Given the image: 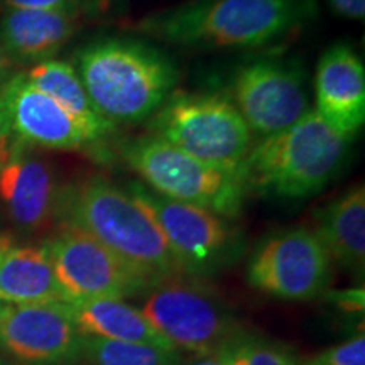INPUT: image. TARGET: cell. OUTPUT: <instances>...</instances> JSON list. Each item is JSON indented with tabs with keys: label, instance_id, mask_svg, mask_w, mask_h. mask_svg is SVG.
Masks as SVG:
<instances>
[{
	"label": "cell",
	"instance_id": "16",
	"mask_svg": "<svg viewBox=\"0 0 365 365\" xmlns=\"http://www.w3.org/2000/svg\"><path fill=\"white\" fill-rule=\"evenodd\" d=\"M81 17L39 9H0V44L12 61L53 59L78 33Z\"/></svg>",
	"mask_w": 365,
	"mask_h": 365
},
{
	"label": "cell",
	"instance_id": "25",
	"mask_svg": "<svg viewBox=\"0 0 365 365\" xmlns=\"http://www.w3.org/2000/svg\"><path fill=\"white\" fill-rule=\"evenodd\" d=\"M336 16L350 21H364L365 0H327Z\"/></svg>",
	"mask_w": 365,
	"mask_h": 365
},
{
	"label": "cell",
	"instance_id": "17",
	"mask_svg": "<svg viewBox=\"0 0 365 365\" xmlns=\"http://www.w3.org/2000/svg\"><path fill=\"white\" fill-rule=\"evenodd\" d=\"M314 234L331 262L350 271H364L365 264V188L355 186L314 215Z\"/></svg>",
	"mask_w": 365,
	"mask_h": 365
},
{
	"label": "cell",
	"instance_id": "3",
	"mask_svg": "<svg viewBox=\"0 0 365 365\" xmlns=\"http://www.w3.org/2000/svg\"><path fill=\"white\" fill-rule=\"evenodd\" d=\"M56 215L97 239L149 287L185 276L156 223L107 178L90 176L59 190Z\"/></svg>",
	"mask_w": 365,
	"mask_h": 365
},
{
	"label": "cell",
	"instance_id": "14",
	"mask_svg": "<svg viewBox=\"0 0 365 365\" xmlns=\"http://www.w3.org/2000/svg\"><path fill=\"white\" fill-rule=\"evenodd\" d=\"M317 110L339 134L354 140L365 122V68L352 46L339 43L319 58L314 75Z\"/></svg>",
	"mask_w": 365,
	"mask_h": 365
},
{
	"label": "cell",
	"instance_id": "10",
	"mask_svg": "<svg viewBox=\"0 0 365 365\" xmlns=\"http://www.w3.org/2000/svg\"><path fill=\"white\" fill-rule=\"evenodd\" d=\"M230 90L250 132L262 137L286 130L309 110L307 71L294 59L250 61L235 71Z\"/></svg>",
	"mask_w": 365,
	"mask_h": 365
},
{
	"label": "cell",
	"instance_id": "27",
	"mask_svg": "<svg viewBox=\"0 0 365 365\" xmlns=\"http://www.w3.org/2000/svg\"><path fill=\"white\" fill-rule=\"evenodd\" d=\"M12 65L14 61L9 58V54L4 51L2 44H0V88L12 76Z\"/></svg>",
	"mask_w": 365,
	"mask_h": 365
},
{
	"label": "cell",
	"instance_id": "18",
	"mask_svg": "<svg viewBox=\"0 0 365 365\" xmlns=\"http://www.w3.org/2000/svg\"><path fill=\"white\" fill-rule=\"evenodd\" d=\"M0 298L11 304L68 301L46 250L12 244L0 249Z\"/></svg>",
	"mask_w": 365,
	"mask_h": 365
},
{
	"label": "cell",
	"instance_id": "26",
	"mask_svg": "<svg viewBox=\"0 0 365 365\" xmlns=\"http://www.w3.org/2000/svg\"><path fill=\"white\" fill-rule=\"evenodd\" d=\"M117 0H76L81 17L86 19H98L110 12Z\"/></svg>",
	"mask_w": 365,
	"mask_h": 365
},
{
	"label": "cell",
	"instance_id": "7",
	"mask_svg": "<svg viewBox=\"0 0 365 365\" xmlns=\"http://www.w3.org/2000/svg\"><path fill=\"white\" fill-rule=\"evenodd\" d=\"M125 190L156 223L185 276H210L239 259L244 242L228 218L164 198L140 181L127 182Z\"/></svg>",
	"mask_w": 365,
	"mask_h": 365
},
{
	"label": "cell",
	"instance_id": "28",
	"mask_svg": "<svg viewBox=\"0 0 365 365\" xmlns=\"http://www.w3.org/2000/svg\"><path fill=\"white\" fill-rule=\"evenodd\" d=\"M191 365H223L220 355H212V357H203V360L200 362L191 364Z\"/></svg>",
	"mask_w": 365,
	"mask_h": 365
},
{
	"label": "cell",
	"instance_id": "5",
	"mask_svg": "<svg viewBox=\"0 0 365 365\" xmlns=\"http://www.w3.org/2000/svg\"><path fill=\"white\" fill-rule=\"evenodd\" d=\"M118 153L144 185L164 198L210 210L228 220L244 208L249 191L239 171L205 163L153 134L122 140Z\"/></svg>",
	"mask_w": 365,
	"mask_h": 365
},
{
	"label": "cell",
	"instance_id": "11",
	"mask_svg": "<svg viewBox=\"0 0 365 365\" xmlns=\"http://www.w3.org/2000/svg\"><path fill=\"white\" fill-rule=\"evenodd\" d=\"M331 259L313 230L277 232L254 250L247 281L255 289L287 301L317 298L331 281Z\"/></svg>",
	"mask_w": 365,
	"mask_h": 365
},
{
	"label": "cell",
	"instance_id": "9",
	"mask_svg": "<svg viewBox=\"0 0 365 365\" xmlns=\"http://www.w3.org/2000/svg\"><path fill=\"white\" fill-rule=\"evenodd\" d=\"M66 303L80 299H125L150 287L143 277L90 234L70 223L43 245Z\"/></svg>",
	"mask_w": 365,
	"mask_h": 365
},
{
	"label": "cell",
	"instance_id": "13",
	"mask_svg": "<svg viewBox=\"0 0 365 365\" xmlns=\"http://www.w3.org/2000/svg\"><path fill=\"white\" fill-rule=\"evenodd\" d=\"M0 345L22 362L61 365L83 354L85 336L68 303L11 304L0 318Z\"/></svg>",
	"mask_w": 365,
	"mask_h": 365
},
{
	"label": "cell",
	"instance_id": "24",
	"mask_svg": "<svg viewBox=\"0 0 365 365\" xmlns=\"http://www.w3.org/2000/svg\"><path fill=\"white\" fill-rule=\"evenodd\" d=\"M0 9H39L81 17L76 0H0Z\"/></svg>",
	"mask_w": 365,
	"mask_h": 365
},
{
	"label": "cell",
	"instance_id": "21",
	"mask_svg": "<svg viewBox=\"0 0 365 365\" xmlns=\"http://www.w3.org/2000/svg\"><path fill=\"white\" fill-rule=\"evenodd\" d=\"M83 354L91 365H176L178 362V350L88 336H85Z\"/></svg>",
	"mask_w": 365,
	"mask_h": 365
},
{
	"label": "cell",
	"instance_id": "30",
	"mask_svg": "<svg viewBox=\"0 0 365 365\" xmlns=\"http://www.w3.org/2000/svg\"><path fill=\"white\" fill-rule=\"evenodd\" d=\"M304 365H327V364L323 362L322 357H319V355H318V357H314V359H312V360H308V362L304 364Z\"/></svg>",
	"mask_w": 365,
	"mask_h": 365
},
{
	"label": "cell",
	"instance_id": "23",
	"mask_svg": "<svg viewBox=\"0 0 365 365\" xmlns=\"http://www.w3.org/2000/svg\"><path fill=\"white\" fill-rule=\"evenodd\" d=\"M327 365H365V339L364 335H357L349 341L333 346L322 355Z\"/></svg>",
	"mask_w": 365,
	"mask_h": 365
},
{
	"label": "cell",
	"instance_id": "29",
	"mask_svg": "<svg viewBox=\"0 0 365 365\" xmlns=\"http://www.w3.org/2000/svg\"><path fill=\"white\" fill-rule=\"evenodd\" d=\"M9 307H11V303H7V301H4L2 298H0V318L4 317V313L7 312Z\"/></svg>",
	"mask_w": 365,
	"mask_h": 365
},
{
	"label": "cell",
	"instance_id": "2",
	"mask_svg": "<svg viewBox=\"0 0 365 365\" xmlns=\"http://www.w3.org/2000/svg\"><path fill=\"white\" fill-rule=\"evenodd\" d=\"M75 70L93 107L115 127L149 120L180 81L166 53L129 36L91 41L76 54Z\"/></svg>",
	"mask_w": 365,
	"mask_h": 365
},
{
	"label": "cell",
	"instance_id": "19",
	"mask_svg": "<svg viewBox=\"0 0 365 365\" xmlns=\"http://www.w3.org/2000/svg\"><path fill=\"white\" fill-rule=\"evenodd\" d=\"M81 335L176 350L154 330L140 309L124 299H80L68 303Z\"/></svg>",
	"mask_w": 365,
	"mask_h": 365
},
{
	"label": "cell",
	"instance_id": "6",
	"mask_svg": "<svg viewBox=\"0 0 365 365\" xmlns=\"http://www.w3.org/2000/svg\"><path fill=\"white\" fill-rule=\"evenodd\" d=\"M149 134L213 166L242 173L252 132L228 97L173 91L149 118Z\"/></svg>",
	"mask_w": 365,
	"mask_h": 365
},
{
	"label": "cell",
	"instance_id": "15",
	"mask_svg": "<svg viewBox=\"0 0 365 365\" xmlns=\"http://www.w3.org/2000/svg\"><path fill=\"white\" fill-rule=\"evenodd\" d=\"M59 190L51 168L21 148L0 170V198L9 215L26 230H38L56 215Z\"/></svg>",
	"mask_w": 365,
	"mask_h": 365
},
{
	"label": "cell",
	"instance_id": "12",
	"mask_svg": "<svg viewBox=\"0 0 365 365\" xmlns=\"http://www.w3.org/2000/svg\"><path fill=\"white\" fill-rule=\"evenodd\" d=\"M0 129L27 148L81 150L100 145L65 108L16 73L0 88Z\"/></svg>",
	"mask_w": 365,
	"mask_h": 365
},
{
	"label": "cell",
	"instance_id": "20",
	"mask_svg": "<svg viewBox=\"0 0 365 365\" xmlns=\"http://www.w3.org/2000/svg\"><path fill=\"white\" fill-rule=\"evenodd\" d=\"M24 76L31 85L65 108L98 144H103L108 135L117 132V127L105 120L93 107L78 73L70 63L48 59L31 66L24 71Z\"/></svg>",
	"mask_w": 365,
	"mask_h": 365
},
{
	"label": "cell",
	"instance_id": "32",
	"mask_svg": "<svg viewBox=\"0 0 365 365\" xmlns=\"http://www.w3.org/2000/svg\"><path fill=\"white\" fill-rule=\"evenodd\" d=\"M0 365H6V364H4V362H2V360H0Z\"/></svg>",
	"mask_w": 365,
	"mask_h": 365
},
{
	"label": "cell",
	"instance_id": "22",
	"mask_svg": "<svg viewBox=\"0 0 365 365\" xmlns=\"http://www.w3.org/2000/svg\"><path fill=\"white\" fill-rule=\"evenodd\" d=\"M218 355L223 365H298L289 350L252 336H239Z\"/></svg>",
	"mask_w": 365,
	"mask_h": 365
},
{
	"label": "cell",
	"instance_id": "31",
	"mask_svg": "<svg viewBox=\"0 0 365 365\" xmlns=\"http://www.w3.org/2000/svg\"><path fill=\"white\" fill-rule=\"evenodd\" d=\"M9 244H11V240H9L7 237L0 235V249H4V247H6V245H9Z\"/></svg>",
	"mask_w": 365,
	"mask_h": 365
},
{
	"label": "cell",
	"instance_id": "4",
	"mask_svg": "<svg viewBox=\"0 0 365 365\" xmlns=\"http://www.w3.org/2000/svg\"><path fill=\"white\" fill-rule=\"evenodd\" d=\"M314 108L252 145L242 166L247 191L281 200L318 195L339 175L350 144Z\"/></svg>",
	"mask_w": 365,
	"mask_h": 365
},
{
	"label": "cell",
	"instance_id": "8",
	"mask_svg": "<svg viewBox=\"0 0 365 365\" xmlns=\"http://www.w3.org/2000/svg\"><path fill=\"white\" fill-rule=\"evenodd\" d=\"M140 313L176 350L212 357L240 335L234 313L215 293L178 276L145 291Z\"/></svg>",
	"mask_w": 365,
	"mask_h": 365
},
{
	"label": "cell",
	"instance_id": "1",
	"mask_svg": "<svg viewBox=\"0 0 365 365\" xmlns=\"http://www.w3.org/2000/svg\"><path fill=\"white\" fill-rule=\"evenodd\" d=\"M319 16L318 0H188L132 22V33L191 49H255Z\"/></svg>",
	"mask_w": 365,
	"mask_h": 365
}]
</instances>
